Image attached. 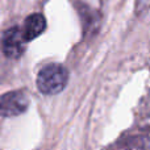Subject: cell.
Wrapping results in <instances>:
<instances>
[{"label":"cell","instance_id":"6da1fadb","mask_svg":"<svg viewBox=\"0 0 150 150\" xmlns=\"http://www.w3.org/2000/svg\"><path fill=\"white\" fill-rule=\"evenodd\" d=\"M69 82V71L59 63H50L40 70L37 75V88L45 95L59 93Z\"/></svg>","mask_w":150,"mask_h":150},{"label":"cell","instance_id":"7a4b0ae2","mask_svg":"<svg viewBox=\"0 0 150 150\" xmlns=\"http://www.w3.org/2000/svg\"><path fill=\"white\" fill-rule=\"evenodd\" d=\"M29 96L25 91L16 90L0 96V116L16 117L24 113L29 107Z\"/></svg>","mask_w":150,"mask_h":150},{"label":"cell","instance_id":"3957f363","mask_svg":"<svg viewBox=\"0 0 150 150\" xmlns=\"http://www.w3.org/2000/svg\"><path fill=\"white\" fill-rule=\"evenodd\" d=\"M26 41L23 36V32L20 28H11L3 36L1 41V49L4 52V54L8 58H16L21 57L25 50Z\"/></svg>","mask_w":150,"mask_h":150},{"label":"cell","instance_id":"277c9868","mask_svg":"<svg viewBox=\"0 0 150 150\" xmlns=\"http://www.w3.org/2000/svg\"><path fill=\"white\" fill-rule=\"evenodd\" d=\"M111 150H150V132L124 136L117 140Z\"/></svg>","mask_w":150,"mask_h":150},{"label":"cell","instance_id":"5b68a950","mask_svg":"<svg viewBox=\"0 0 150 150\" xmlns=\"http://www.w3.org/2000/svg\"><path fill=\"white\" fill-rule=\"evenodd\" d=\"M45 28H46L45 17L42 15H40V13H33V15L26 17L21 32H23V36L25 38V41L29 42L32 40L37 38L40 34L44 33Z\"/></svg>","mask_w":150,"mask_h":150}]
</instances>
